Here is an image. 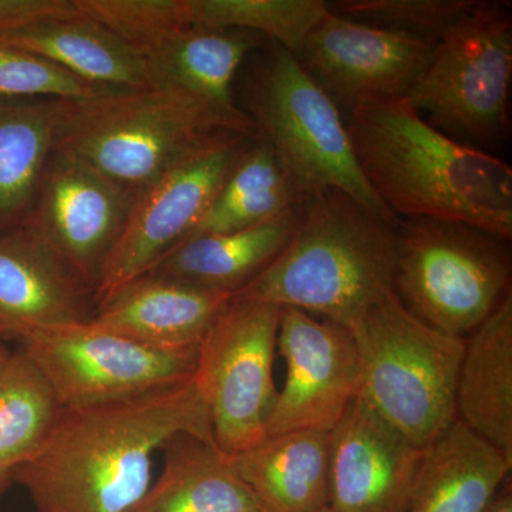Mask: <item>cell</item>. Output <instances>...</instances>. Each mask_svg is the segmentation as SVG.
Returning a JSON list of instances; mask_svg holds the SVG:
<instances>
[{
  "mask_svg": "<svg viewBox=\"0 0 512 512\" xmlns=\"http://www.w3.org/2000/svg\"><path fill=\"white\" fill-rule=\"evenodd\" d=\"M512 18L505 3L478 2L437 40L404 103L461 141L494 143L508 126Z\"/></svg>",
  "mask_w": 512,
  "mask_h": 512,
  "instance_id": "8",
  "label": "cell"
},
{
  "mask_svg": "<svg viewBox=\"0 0 512 512\" xmlns=\"http://www.w3.org/2000/svg\"><path fill=\"white\" fill-rule=\"evenodd\" d=\"M397 235L394 291L431 328L466 339L510 295L507 239L429 218L400 221Z\"/></svg>",
  "mask_w": 512,
  "mask_h": 512,
  "instance_id": "7",
  "label": "cell"
},
{
  "mask_svg": "<svg viewBox=\"0 0 512 512\" xmlns=\"http://www.w3.org/2000/svg\"><path fill=\"white\" fill-rule=\"evenodd\" d=\"M15 342L67 409L146 396L190 379L197 363L198 349L153 348L93 320L33 330Z\"/></svg>",
  "mask_w": 512,
  "mask_h": 512,
  "instance_id": "10",
  "label": "cell"
},
{
  "mask_svg": "<svg viewBox=\"0 0 512 512\" xmlns=\"http://www.w3.org/2000/svg\"><path fill=\"white\" fill-rule=\"evenodd\" d=\"M485 512H512V484L511 478L503 484L498 494L495 495L493 503Z\"/></svg>",
  "mask_w": 512,
  "mask_h": 512,
  "instance_id": "31",
  "label": "cell"
},
{
  "mask_svg": "<svg viewBox=\"0 0 512 512\" xmlns=\"http://www.w3.org/2000/svg\"><path fill=\"white\" fill-rule=\"evenodd\" d=\"M235 134L258 137L254 121L239 107L225 109L177 89L109 90L59 100L55 150L141 192Z\"/></svg>",
  "mask_w": 512,
  "mask_h": 512,
  "instance_id": "4",
  "label": "cell"
},
{
  "mask_svg": "<svg viewBox=\"0 0 512 512\" xmlns=\"http://www.w3.org/2000/svg\"><path fill=\"white\" fill-rule=\"evenodd\" d=\"M234 296L147 272L103 296L93 322L153 348L198 349Z\"/></svg>",
  "mask_w": 512,
  "mask_h": 512,
  "instance_id": "17",
  "label": "cell"
},
{
  "mask_svg": "<svg viewBox=\"0 0 512 512\" xmlns=\"http://www.w3.org/2000/svg\"><path fill=\"white\" fill-rule=\"evenodd\" d=\"M13 355V350L9 348V340L2 335L0 332V372L5 369V366L8 365L10 357Z\"/></svg>",
  "mask_w": 512,
  "mask_h": 512,
  "instance_id": "32",
  "label": "cell"
},
{
  "mask_svg": "<svg viewBox=\"0 0 512 512\" xmlns=\"http://www.w3.org/2000/svg\"><path fill=\"white\" fill-rule=\"evenodd\" d=\"M346 126L363 177L397 218L511 238L512 171L500 158L437 130L404 100L359 104Z\"/></svg>",
  "mask_w": 512,
  "mask_h": 512,
  "instance_id": "2",
  "label": "cell"
},
{
  "mask_svg": "<svg viewBox=\"0 0 512 512\" xmlns=\"http://www.w3.org/2000/svg\"><path fill=\"white\" fill-rule=\"evenodd\" d=\"M96 308L92 286L30 229L0 235V332L9 342L92 322Z\"/></svg>",
  "mask_w": 512,
  "mask_h": 512,
  "instance_id": "16",
  "label": "cell"
},
{
  "mask_svg": "<svg viewBox=\"0 0 512 512\" xmlns=\"http://www.w3.org/2000/svg\"><path fill=\"white\" fill-rule=\"evenodd\" d=\"M59 100L0 99V235L29 220L55 151Z\"/></svg>",
  "mask_w": 512,
  "mask_h": 512,
  "instance_id": "24",
  "label": "cell"
},
{
  "mask_svg": "<svg viewBox=\"0 0 512 512\" xmlns=\"http://www.w3.org/2000/svg\"><path fill=\"white\" fill-rule=\"evenodd\" d=\"M188 9L192 26L256 33L295 56L330 12L323 0H188Z\"/></svg>",
  "mask_w": 512,
  "mask_h": 512,
  "instance_id": "27",
  "label": "cell"
},
{
  "mask_svg": "<svg viewBox=\"0 0 512 512\" xmlns=\"http://www.w3.org/2000/svg\"><path fill=\"white\" fill-rule=\"evenodd\" d=\"M476 0H340L330 12L345 18L439 40L466 16Z\"/></svg>",
  "mask_w": 512,
  "mask_h": 512,
  "instance_id": "29",
  "label": "cell"
},
{
  "mask_svg": "<svg viewBox=\"0 0 512 512\" xmlns=\"http://www.w3.org/2000/svg\"><path fill=\"white\" fill-rule=\"evenodd\" d=\"M359 355V396L424 450L456 421V387L466 339L431 328L396 291L350 329Z\"/></svg>",
  "mask_w": 512,
  "mask_h": 512,
  "instance_id": "5",
  "label": "cell"
},
{
  "mask_svg": "<svg viewBox=\"0 0 512 512\" xmlns=\"http://www.w3.org/2000/svg\"><path fill=\"white\" fill-rule=\"evenodd\" d=\"M161 450L163 473L130 512H261L232 457L217 444L178 434Z\"/></svg>",
  "mask_w": 512,
  "mask_h": 512,
  "instance_id": "23",
  "label": "cell"
},
{
  "mask_svg": "<svg viewBox=\"0 0 512 512\" xmlns=\"http://www.w3.org/2000/svg\"><path fill=\"white\" fill-rule=\"evenodd\" d=\"M254 138L245 134L224 138L141 191L126 231L104 266L97 302L146 274L191 234Z\"/></svg>",
  "mask_w": 512,
  "mask_h": 512,
  "instance_id": "11",
  "label": "cell"
},
{
  "mask_svg": "<svg viewBox=\"0 0 512 512\" xmlns=\"http://www.w3.org/2000/svg\"><path fill=\"white\" fill-rule=\"evenodd\" d=\"M437 40L367 25L329 12L298 60L336 106L403 100L426 72Z\"/></svg>",
  "mask_w": 512,
  "mask_h": 512,
  "instance_id": "13",
  "label": "cell"
},
{
  "mask_svg": "<svg viewBox=\"0 0 512 512\" xmlns=\"http://www.w3.org/2000/svg\"><path fill=\"white\" fill-rule=\"evenodd\" d=\"M421 454L357 396L329 433V510L402 511Z\"/></svg>",
  "mask_w": 512,
  "mask_h": 512,
  "instance_id": "15",
  "label": "cell"
},
{
  "mask_svg": "<svg viewBox=\"0 0 512 512\" xmlns=\"http://www.w3.org/2000/svg\"><path fill=\"white\" fill-rule=\"evenodd\" d=\"M278 352L286 377L266 436L296 430L330 433L359 396V355L349 329L295 308H282Z\"/></svg>",
  "mask_w": 512,
  "mask_h": 512,
  "instance_id": "14",
  "label": "cell"
},
{
  "mask_svg": "<svg viewBox=\"0 0 512 512\" xmlns=\"http://www.w3.org/2000/svg\"><path fill=\"white\" fill-rule=\"evenodd\" d=\"M178 434L215 443L194 377L123 402L62 407L13 483L36 512H130L151 485L154 454Z\"/></svg>",
  "mask_w": 512,
  "mask_h": 512,
  "instance_id": "1",
  "label": "cell"
},
{
  "mask_svg": "<svg viewBox=\"0 0 512 512\" xmlns=\"http://www.w3.org/2000/svg\"><path fill=\"white\" fill-rule=\"evenodd\" d=\"M79 13L74 0H0V33Z\"/></svg>",
  "mask_w": 512,
  "mask_h": 512,
  "instance_id": "30",
  "label": "cell"
},
{
  "mask_svg": "<svg viewBox=\"0 0 512 512\" xmlns=\"http://www.w3.org/2000/svg\"><path fill=\"white\" fill-rule=\"evenodd\" d=\"M397 228L340 191L301 202L291 238L235 296L352 329L394 291Z\"/></svg>",
  "mask_w": 512,
  "mask_h": 512,
  "instance_id": "3",
  "label": "cell"
},
{
  "mask_svg": "<svg viewBox=\"0 0 512 512\" xmlns=\"http://www.w3.org/2000/svg\"><path fill=\"white\" fill-rule=\"evenodd\" d=\"M96 20L146 59L170 37L192 28L188 0H74Z\"/></svg>",
  "mask_w": 512,
  "mask_h": 512,
  "instance_id": "28",
  "label": "cell"
},
{
  "mask_svg": "<svg viewBox=\"0 0 512 512\" xmlns=\"http://www.w3.org/2000/svg\"><path fill=\"white\" fill-rule=\"evenodd\" d=\"M248 107L258 137L274 150L302 201L340 191L400 224L363 177L339 107L293 53L271 43L249 82Z\"/></svg>",
  "mask_w": 512,
  "mask_h": 512,
  "instance_id": "6",
  "label": "cell"
},
{
  "mask_svg": "<svg viewBox=\"0 0 512 512\" xmlns=\"http://www.w3.org/2000/svg\"><path fill=\"white\" fill-rule=\"evenodd\" d=\"M62 410L52 386L22 350L0 372V493L39 450Z\"/></svg>",
  "mask_w": 512,
  "mask_h": 512,
  "instance_id": "26",
  "label": "cell"
},
{
  "mask_svg": "<svg viewBox=\"0 0 512 512\" xmlns=\"http://www.w3.org/2000/svg\"><path fill=\"white\" fill-rule=\"evenodd\" d=\"M511 470V460L456 420L424 448L400 512H485Z\"/></svg>",
  "mask_w": 512,
  "mask_h": 512,
  "instance_id": "18",
  "label": "cell"
},
{
  "mask_svg": "<svg viewBox=\"0 0 512 512\" xmlns=\"http://www.w3.org/2000/svg\"><path fill=\"white\" fill-rule=\"evenodd\" d=\"M0 43L35 53L100 89H153L147 60L82 13L8 30Z\"/></svg>",
  "mask_w": 512,
  "mask_h": 512,
  "instance_id": "20",
  "label": "cell"
},
{
  "mask_svg": "<svg viewBox=\"0 0 512 512\" xmlns=\"http://www.w3.org/2000/svg\"><path fill=\"white\" fill-rule=\"evenodd\" d=\"M261 512L328 508L329 433L296 430L265 436L232 457Z\"/></svg>",
  "mask_w": 512,
  "mask_h": 512,
  "instance_id": "21",
  "label": "cell"
},
{
  "mask_svg": "<svg viewBox=\"0 0 512 512\" xmlns=\"http://www.w3.org/2000/svg\"><path fill=\"white\" fill-rule=\"evenodd\" d=\"M262 39L244 30L185 29L146 57L153 89L183 90L225 109H238L232 82Z\"/></svg>",
  "mask_w": 512,
  "mask_h": 512,
  "instance_id": "25",
  "label": "cell"
},
{
  "mask_svg": "<svg viewBox=\"0 0 512 512\" xmlns=\"http://www.w3.org/2000/svg\"><path fill=\"white\" fill-rule=\"evenodd\" d=\"M140 194L79 158L55 150L25 228L97 291Z\"/></svg>",
  "mask_w": 512,
  "mask_h": 512,
  "instance_id": "12",
  "label": "cell"
},
{
  "mask_svg": "<svg viewBox=\"0 0 512 512\" xmlns=\"http://www.w3.org/2000/svg\"><path fill=\"white\" fill-rule=\"evenodd\" d=\"M282 308L234 296L197 350L194 382L210 413L214 440L234 457L266 436L274 412V360Z\"/></svg>",
  "mask_w": 512,
  "mask_h": 512,
  "instance_id": "9",
  "label": "cell"
},
{
  "mask_svg": "<svg viewBox=\"0 0 512 512\" xmlns=\"http://www.w3.org/2000/svg\"><path fill=\"white\" fill-rule=\"evenodd\" d=\"M456 419L512 461V295L466 338Z\"/></svg>",
  "mask_w": 512,
  "mask_h": 512,
  "instance_id": "19",
  "label": "cell"
},
{
  "mask_svg": "<svg viewBox=\"0 0 512 512\" xmlns=\"http://www.w3.org/2000/svg\"><path fill=\"white\" fill-rule=\"evenodd\" d=\"M320 512H333V511H330L329 508H325V510H322Z\"/></svg>",
  "mask_w": 512,
  "mask_h": 512,
  "instance_id": "33",
  "label": "cell"
},
{
  "mask_svg": "<svg viewBox=\"0 0 512 512\" xmlns=\"http://www.w3.org/2000/svg\"><path fill=\"white\" fill-rule=\"evenodd\" d=\"M299 210L301 204L242 231L187 238L148 272L237 295L285 247Z\"/></svg>",
  "mask_w": 512,
  "mask_h": 512,
  "instance_id": "22",
  "label": "cell"
}]
</instances>
